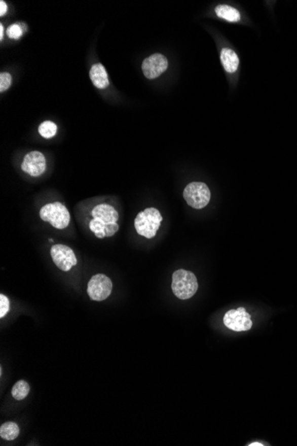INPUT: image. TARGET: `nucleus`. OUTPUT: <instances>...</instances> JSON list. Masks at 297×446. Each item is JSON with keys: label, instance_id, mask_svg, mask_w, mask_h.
<instances>
[{"label": "nucleus", "instance_id": "f257e3e1", "mask_svg": "<svg viewBox=\"0 0 297 446\" xmlns=\"http://www.w3.org/2000/svg\"><path fill=\"white\" fill-rule=\"evenodd\" d=\"M93 219L89 223V228L99 239L112 237L120 229L117 224L119 220L118 211L109 204H99L92 211Z\"/></svg>", "mask_w": 297, "mask_h": 446}, {"label": "nucleus", "instance_id": "f03ea898", "mask_svg": "<svg viewBox=\"0 0 297 446\" xmlns=\"http://www.w3.org/2000/svg\"><path fill=\"white\" fill-rule=\"evenodd\" d=\"M163 218L155 208H148L137 215L134 220V227L138 234L147 239L155 237Z\"/></svg>", "mask_w": 297, "mask_h": 446}, {"label": "nucleus", "instance_id": "7ed1b4c3", "mask_svg": "<svg viewBox=\"0 0 297 446\" xmlns=\"http://www.w3.org/2000/svg\"><path fill=\"white\" fill-rule=\"evenodd\" d=\"M172 290L174 295L182 300L189 299L195 295L199 289L195 275L190 271L179 269L173 273Z\"/></svg>", "mask_w": 297, "mask_h": 446}, {"label": "nucleus", "instance_id": "20e7f679", "mask_svg": "<svg viewBox=\"0 0 297 446\" xmlns=\"http://www.w3.org/2000/svg\"><path fill=\"white\" fill-rule=\"evenodd\" d=\"M40 218L49 222L55 228L65 229L70 222V215L67 208L61 202L46 204L40 211Z\"/></svg>", "mask_w": 297, "mask_h": 446}, {"label": "nucleus", "instance_id": "39448f33", "mask_svg": "<svg viewBox=\"0 0 297 446\" xmlns=\"http://www.w3.org/2000/svg\"><path fill=\"white\" fill-rule=\"evenodd\" d=\"M183 198L189 206L196 210H201L210 201V190L205 183L192 182L185 187Z\"/></svg>", "mask_w": 297, "mask_h": 446}, {"label": "nucleus", "instance_id": "423d86ee", "mask_svg": "<svg viewBox=\"0 0 297 446\" xmlns=\"http://www.w3.org/2000/svg\"><path fill=\"white\" fill-rule=\"evenodd\" d=\"M113 284L108 276L97 273L91 278L87 285V294L92 300L103 301L109 297Z\"/></svg>", "mask_w": 297, "mask_h": 446}, {"label": "nucleus", "instance_id": "0eeeda50", "mask_svg": "<svg viewBox=\"0 0 297 446\" xmlns=\"http://www.w3.org/2000/svg\"><path fill=\"white\" fill-rule=\"evenodd\" d=\"M224 323L228 329L234 331H246L250 330L253 325L250 315L243 307L232 309L226 313Z\"/></svg>", "mask_w": 297, "mask_h": 446}, {"label": "nucleus", "instance_id": "6e6552de", "mask_svg": "<svg viewBox=\"0 0 297 446\" xmlns=\"http://www.w3.org/2000/svg\"><path fill=\"white\" fill-rule=\"evenodd\" d=\"M51 257L55 265L63 272H68L78 264L75 253L69 247L55 244L51 248Z\"/></svg>", "mask_w": 297, "mask_h": 446}, {"label": "nucleus", "instance_id": "1a4fd4ad", "mask_svg": "<svg viewBox=\"0 0 297 446\" xmlns=\"http://www.w3.org/2000/svg\"><path fill=\"white\" fill-rule=\"evenodd\" d=\"M167 67L168 61L162 54H154L148 56L141 64L142 73L148 80H153L160 77L167 71Z\"/></svg>", "mask_w": 297, "mask_h": 446}, {"label": "nucleus", "instance_id": "9d476101", "mask_svg": "<svg viewBox=\"0 0 297 446\" xmlns=\"http://www.w3.org/2000/svg\"><path fill=\"white\" fill-rule=\"evenodd\" d=\"M22 170L31 177H40L46 170V158L40 152H30L27 153L22 161Z\"/></svg>", "mask_w": 297, "mask_h": 446}, {"label": "nucleus", "instance_id": "9b49d317", "mask_svg": "<svg viewBox=\"0 0 297 446\" xmlns=\"http://www.w3.org/2000/svg\"><path fill=\"white\" fill-rule=\"evenodd\" d=\"M89 77H90L91 81L97 88L103 89V88L109 87V81L108 74L106 72L105 67L102 65V63H95L91 67Z\"/></svg>", "mask_w": 297, "mask_h": 446}, {"label": "nucleus", "instance_id": "f8f14e48", "mask_svg": "<svg viewBox=\"0 0 297 446\" xmlns=\"http://www.w3.org/2000/svg\"><path fill=\"white\" fill-rule=\"evenodd\" d=\"M221 62L226 73H236L239 68V56L235 52L228 47H224L221 49Z\"/></svg>", "mask_w": 297, "mask_h": 446}, {"label": "nucleus", "instance_id": "ddd939ff", "mask_svg": "<svg viewBox=\"0 0 297 446\" xmlns=\"http://www.w3.org/2000/svg\"><path fill=\"white\" fill-rule=\"evenodd\" d=\"M215 14L219 18L224 19L230 22H239L241 15L239 10L228 5H219L215 8Z\"/></svg>", "mask_w": 297, "mask_h": 446}, {"label": "nucleus", "instance_id": "4468645a", "mask_svg": "<svg viewBox=\"0 0 297 446\" xmlns=\"http://www.w3.org/2000/svg\"><path fill=\"white\" fill-rule=\"evenodd\" d=\"M20 428L15 422H6L0 427V435L2 438L8 441H13L18 437Z\"/></svg>", "mask_w": 297, "mask_h": 446}, {"label": "nucleus", "instance_id": "2eb2a0df", "mask_svg": "<svg viewBox=\"0 0 297 446\" xmlns=\"http://www.w3.org/2000/svg\"><path fill=\"white\" fill-rule=\"evenodd\" d=\"M29 390H30V388H29V384L25 381H19L13 387L12 395L15 400L21 401V400L24 399L26 396L29 395Z\"/></svg>", "mask_w": 297, "mask_h": 446}, {"label": "nucleus", "instance_id": "dca6fc26", "mask_svg": "<svg viewBox=\"0 0 297 446\" xmlns=\"http://www.w3.org/2000/svg\"><path fill=\"white\" fill-rule=\"evenodd\" d=\"M39 132H40L41 136L49 139V138H54L56 134L57 126L53 121L47 120V121H44L43 123L40 124V127H39Z\"/></svg>", "mask_w": 297, "mask_h": 446}, {"label": "nucleus", "instance_id": "f3484780", "mask_svg": "<svg viewBox=\"0 0 297 446\" xmlns=\"http://www.w3.org/2000/svg\"><path fill=\"white\" fill-rule=\"evenodd\" d=\"M22 27L19 24H12L7 29V35L10 39L14 40H18L19 38H21L22 35Z\"/></svg>", "mask_w": 297, "mask_h": 446}, {"label": "nucleus", "instance_id": "a211bd4d", "mask_svg": "<svg viewBox=\"0 0 297 446\" xmlns=\"http://www.w3.org/2000/svg\"><path fill=\"white\" fill-rule=\"evenodd\" d=\"M12 84V76L8 73L0 74V92L8 90Z\"/></svg>", "mask_w": 297, "mask_h": 446}, {"label": "nucleus", "instance_id": "6ab92c4d", "mask_svg": "<svg viewBox=\"0 0 297 446\" xmlns=\"http://www.w3.org/2000/svg\"><path fill=\"white\" fill-rule=\"evenodd\" d=\"M10 309V302L8 297L3 294L0 295V317L3 318Z\"/></svg>", "mask_w": 297, "mask_h": 446}, {"label": "nucleus", "instance_id": "aec40b11", "mask_svg": "<svg viewBox=\"0 0 297 446\" xmlns=\"http://www.w3.org/2000/svg\"><path fill=\"white\" fill-rule=\"evenodd\" d=\"M8 11V6L6 4V2L1 0L0 1V16H3L6 15V13Z\"/></svg>", "mask_w": 297, "mask_h": 446}, {"label": "nucleus", "instance_id": "412c9836", "mask_svg": "<svg viewBox=\"0 0 297 446\" xmlns=\"http://www.w3.org/2000/svg\"><path fill=\"white\" fill-rule=\"evenodd\" d=\"M3 34H4V27L2 24H0V40H3Z\"/></svg>", "mask_w": 297, "mask_h": 446}, {"label": "nucleus", "instance_id": "4be33fe9", "mask_svg": "<svg viewBox=\"0 0 297 446\" xmlns=\"http://www.w3.org/2000/svg\"><path fill=\"white\" fill-rule=\"evenodd\" d=\"M250 446H263L264 444L263 443H260V442H253V443H251L249 444Z\"/></svg>", "mask_w": 297, "mask_h": 446}]
</instances>
